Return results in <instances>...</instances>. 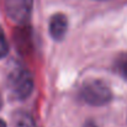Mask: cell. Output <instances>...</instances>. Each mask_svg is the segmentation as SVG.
Here are the masks:
<instances>
[{"label":"cell","instance_id":"cell-1","mask_svg":"<svg viewBox=\"0 0 127 127\" xmlns=\"http://www.w3.org/2000/svg\"><path fill=\"white\" fill-rule=\"evenodd\" d=\"M6 85L10 95L14 99L24 100L29 97L33 90V79L31 73L25 67L17 64L9 70L6 77Z\"/></svg>","mask_w":127,"mask_h":127},{"label":"cell","instance_id":"cell-2","mask_svg":"<svg viewBox=\"0 0 127 127\" xmlns=\"http://www.w3.org/2000/svg\"><path fill=\"white\" fill-rule=\"evenodd\" d=\"M79 95L83 101H85L89 105H93V106L105 105L111 100V91H110L109 86L104 82L96 80V79L85 82L82 85Z\"/></svg>","mask_w":127,"mask_h":127},{"label":"cell","instance_id":"cell-3","mask_svg":"<svg viewBox=\"0 0 127 127\" xmlns=\"http://www.w3.org/2000/svg\"><path fill=\"white\" fill-rule=\"evenodd\" d=\"M7 17L15 24H25L29 21L33 0H4Z\"/></svg>","mask_w":127,"mask_h":127},{"label":"cell","instance_id":"cell-4","mask_svg":"<svg viewBox=\"0 0 127 127\" xmlns=\"http://www.w3.org/2000/svg\"><path fill=\"white\" fill-rule=\"evenodd\" d=\"M68 30L67 17L62 14H56L49 21V33L54 40H62Z\"/></svg>","mask_w":127,"mask_h":127},{"label":"cell","instance_id":"cell-5","mask_svg":"<svg viewBox=\"0 0 127 127\" xmlns=\"http://www.w3.org/2000/svg\"><path fill=\"white\" fill-rule=\"evenodd\" d=\"M12 127H36L32 116L25 111H17L14 115Z\"/></svg>","mask_w":127,"mask_h":127},{"label":"cell","instance_id":"cell-6","mask_svg":"<svg viewBox=\"0 0 127 127\" xmlns=\"http://www.w3.org/2000/svg\"><path fill=\"white\" fill-rule=\"evenodd\" d=\"M116 69H117V72H119L124 78L127 79V54L120 57V58L117 59V62H116Z\"/></svg>","mask_w":127,"mask_h":127},{"label":"cell","instance_id":"cell-7","mask_svg":"<svg viewBox=\"0 0 127 127\" xmlns=\"http://www.w3.org/2000/svg\"><path fill=\"white\" fill-rule=\"evenodd\" d=\"M9 52V43L6 40V36L2 31V29L0 27V59L4 58Z\"/></svg>","mask_w":127,"mask_h":127},{"label":"cell","instance_id":"cell-8","mask_svg":"<svg viewBox=\"0 0 127 127\" xmlns=\"http://www.w3.org/2000/svg\"><path fill=\"white\" fill-rule=\"evenodd\" d=\"M0 127H6V124H5V121L0 120Z\"/></svg>","mask_w":127,"mask_h":127},{"label":"cell","instance_id":"cell-9","mask_svg":"<svg viewBox=\"0 0 127 127\" xmlns=\"http://www.w3.org/2000/svg\"><path fill=\"white\" fill-rule=\"evenodd\" d=\"M0 105H1V99H0Z\"/></svg>","mask_w":127,"mask_h":127}]
</instances>
